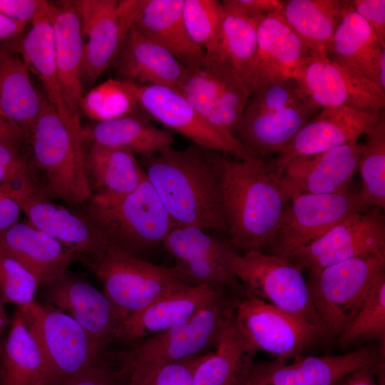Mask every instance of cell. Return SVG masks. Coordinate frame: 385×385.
Here are the masks:
<instances>
[{"label":"cell","mask_w":385,"mask_h":385,"mask_svg":"<svg viewBox=\"0 0 385 385\" xmlns=\"http://www.w3.org/2000/svg\"><path fill=\"white\" fill-rule=\"evenodd\" d=\"M225 153L191 143L142 158L145 176L178 227L226 232L222 207Z\"/></svg>","instance_id":"6da1fadb"},{"label":"cell","mask_w":385,"mask_h":385,"mask_svg":"<svg viewBox=\"0 0 385 385\" xmlns=\"http://www.w3.org/2000/svg\"><path fill=\"white\" fill-rule=\"evenodd\" d=\"M222 180L226 232L232 248L244 253L269 248L286 205L273 162L225 156Z\"/></svg>","instance_id":"7a4b0ae2"},{"label":"cell","mask_w":385,"mask_h":385,"mask_svg":"<svg viewBox=\"0 0 385 385\" xmlns=\"http://www.w3.org/2000/svg\"><path fill=\"white\" fill-rule=\"evenodd\" d=\"M321 109L294 78L272 81L250 96L235 137L251 158L277 153Z\"/></svg>","instance_id":"3957f363"},{"label":"cell","mask_w":385,"mask_h":385,"mask_svg":"<svg viewBox=\"0 0 385 385\" xmlns=\"http://www.w3.org/2000/svg\"><path fill=\"white\" fill-rule=\"evenodd\" d=\"M87 216L110 243L135 255L162 245L175 227L146 176L135 190L124 195L93 193Z\"/></svg>","instance_id":"277c9868"},{"label":"cell","mask_w":385,"mask_h":385,"mask_svg":"<svg viewBox=\"0 0 385 385\" xmlns=\"http://www.w3.org/2000/svg\"><path fill=\"white\" fill-rule=\"evenodd\" d=\"M85 260L123 322L156 299L188 284L175 267L153 264L113 244Z\"/></svg>","instance_id":"5b68a950"},{"label":"cell","mask_w":385,"mask_h":385,"mask_svg":"<svg viewBox=\"0 0 385 385\" xmlns=\"http://www.w3.org/2000/svg\"><path fill=\"white\" fill-rule=\"evenodd\" d=\"M29 138L35 163L52 193L68 205L89 201L93 190L83 138L68 128L46 96Z\"/></svg>","instance_id":"8992f818"},{"label":"cell","mask_w":385,"mask_h":385,"mask_svg":"<svg viewBox=\"0 0 385 385\" xmlns=\"http://www.w3.org/2000/svg\"><path fill=\"white\" fill-rule=\"evenodd\" d=\"M237 302H230L222 292L188 319L170 329L138 340L128 351L118 353L120 371L142 365L186 359L215 347L220 336L234 315Z\"/></svg>","instance_id":"52a82bcc"},{"label":"cell","mask_w":385,"mask_h":385,"mask_svg":"<svg viewBox=\"0 0 385 385\" xmlns=\"http://www.w3.org/2000/svg\"><path fill=\"white\" fill-rule=\"evenodd\" d=\"M384 271L385 255H378L353 258L310 274V297L329 333L339 334L351 321Z\"/></svg>","instance_id":"ba28073f"},{"label":"cell","mask_w":385,"mask_h":385,"mask_svg":"<svg viewBox=\"0 0 385 385\" xmlns=\"http://www.w3.org/2000/svg\"><path fill=\"white\" fill-rule=\"evenodd\" d=\"M230 265L246 296L326 329L313 306L303 270L297 265L263 251L240 255L235 250Z\"/></svg>","instance_id":"9c48e42d"},{"label":"cell","mask_w":385,"mask_h":385,"mask_svg":"<svg viewBox=\"0 0 385 385\" xmlns=\"http://www.w3.org/2000/svg\"><path fill=\"white\" fill-rule=\"evenodd\" d=\"M17 312L36 340L48 369V385L90 366L103 351L71 317L52 305L33 302Z\"/></svg>","instance_id":"30bf717a"},{"label":"cell","mask_w":385,"mask_h":385,"mask_svg":"<svg viewBox=\"0 0 385 385\" xmlns=\"http://www.w3.org/2000/svg\"><path fill=\"white\" fill-rule=\"evenodd\" d=\"M178 91L207 123L245 151L235 133L250 95L228 67L205 58L202 63L187 66Z\"/></svg>","instance_id":"8fae6325"},{"label":"cell","mask_w":385,"mask_h":385,"mask_svg":"<svg viewBox=\"0 0 385 385\" xmlns=\"http://www.w3.org/2000/svg\"><path fill=\"white\" fill-rule=\"evenodd\" d=\"M289 202L269 247L270 254L284 260L349 215L371 207L362 201L359 192L350 190L337 194H302Z\"/></svg>","instance_id":"7c38bea8"},{"label":"cell","mask_w":385,"mask_h":385,"mask_svg":"<svg viewBox=\"0 0 385 385\" xmlns=\"http://www.w3.org/2000/svg\"><path fill=\"white\" fill-rule=\"evenodd\" d=\"M385 255V221L381 209L356 212L322 236L294 251L287 260L310 274L360 257Z\"/></svg>","instance_id":"4fadbf2b"},{"label":"cell","mask_w":385,"mask_h":385,"mask_svg":"<svg viewBox=\"0 0 385 385\" xmlns=\"http://www.w3.org/2000/svg\"><path fill=\"white\" fill-rule=\"evenodd\" d=\"M235 321L251 348L276 358L300 354L329 332L255 297L235 304Z\"/></svg>","instance_id":"5bb4252c"},{"label":"cell","mask_w":385,"mask_h":385,"mask_svg":"<svg viewBox=\"0 0 385 385\" xmlns=\"http://www.w3.org/2000/svg\"><path fill=\"white\" fill-rule=\"evenodd\" d=\"M84 43L82 83H92L119 55L142 0H76Z\"/></svg>","instance_id":"9a60e30c"},{"label":"cell","mask_w":385,"mask_h":385,"mask_svg":"<svg viewBox=\"0 0 385 385\" xmlns=\"http://www.w3.org/2000/svg\"><path fill=\"white\" fill-rule=\"evenodd\" d=\"M203 230L175 226L167 235L162 245L175 259V268L188 284L230 289L245 294L230 269V258L235 250L230 242Z\"/></svg>","instance_id":"2e32d148"},{"label":"cell","mask_w":385,"mask_h":385,"mask_svg":"<svg viewBox=\"0 0 385 385\" xmlns=\"http://www.w3.org/2000/svg\"><path fill=\"white\" fill-rule=\"evenodd\" d=\"M293 78L320 108L346 106L369 112L384 111L385 92L366 77L329 60L311 54Z\"/></svg>","instance_id":"e0dca14e"},{"label":"cell","mask_w":385,"mask_h":385,"mask_svg":"<svg viewBox=\"0 0 385 385\" xmlns=\"http://www.w3.org/2000/svg\"><path fill=\"white\" fill-rule=\"evenodd\" d=\"M0 190L17 202L30 225L78 256H96L111 244L87 218L48 200L32 180L0 185Z\"/></svg>","instance_id":"ac0fdd59"},{"label":"cell","mask_w":385,"mask_h":385,"mask_svg":"<svg viewBox=\"0 0 385 385\" xmlns=\"http://www.w3.org/2000/svg\"><path fill=\"white\" fill-rule=\"evenodd\" d=\"M379 362L369 348L334 356L295 354L252 361L239 385H335L346 375Z\"/></svg>","instance_id":"d6986e66"},{"label":"cell","mask_w":385,"mask_h":385,"mask_svg":"<svg viewBox=\"0 0 385 385\" xmlns=\"http://www.w3.org/2000/svg\"><path fill=\"white\" fill-rule=\"evenodd\" d=\"M362 150L363 144L353 141L290 160L279 177L284 203L302 194H337L350 190Z\"/></svg>","instance_id":"ffe728a7"},{"label":"cell","mask_w":385,"mask_h":385,"mask_svg":"<svg viewBox=\"0 0 385 385\" xmlns=\"http://www.w3.org/2000/svg\"><path fill=\"white\" fill-rule=\"evenodd\" d=\"M384 118V112L346 106L324 107L277 153L273 163L279 178L286 165L302 155L322 153L357 141Z\"/></svg>","instance_id":"44dd1931"},{"label":"cell","mask_w":385,"mask_h":385,"mask_svg":"<svg viewBox=\"0 0 385 385\" xmlns=\"http://www.w3.org/2000/svg\"><path fill=\"white\" fill-rule=\"evenodd\" d=\"M127 82L140 108L167 130L184 135L192 143L229 153L238 159L252 158L207 123L179 91L166 86Z\"/></svg>","instance_id":"7402d4cb"},{"label":"cell","mask_w":385,"mask_h":385,"mask_svg":"<svg viewBox=\"0 0 385 385\" xmlns=\"http://www.w3.org/2000/svg\"><path fill=\"white\" fill-rule=\"evenodd\" d=\"M46 286V303L74 319L100 349L116 339L123 319L103 292L67 271Z\"/></svg>","instance_id":"603a6c76"},{"label":"cell","mask_w":385,"mask_h":385,"mask_svg":"<svg viewBox=\"0 0 385 385\" xmlns=\"http://www.w3.org/2000/svg\"><path fill=\"white\" fill-rule=\"evenodd\" d=\"M311 54L280 10L265 14L257 29V49L248 80L250 95L272 81L293 78L295 71Z\"/></svg>","instance_id":"cb8c5ba5"},{"label":"cell","mask_w":385,"mask_h":385,"mask_svg":"<svg viewBox=\"0 0 385 385\" xmlns=\"http://www.w3.org/2000/svg\"><path fill=\"white\" fill-rule=\"evenodd\" d=\"M49 16L61 92L71 116L80 121L84 42L75 1L51 2Z\"/></svg>","instance_id":"d4e9b609"},{"label":"cell","mask_w":385,"mask_h":385,"mask_svg":"<svg viewBox=\"0 0 385 385\" xmlns=\"http://www.w3.org/2000/svg\"><path fill=\"white\" fill-rule=\"evenodd\" d=\"M326 56L366 77L385 92V48L371 26L354 10L352 4L338 25Z\"/></svg>","instance_id":"484cf974"},{"label":"cell","mask_w":385,"mask_h":385,"mask_svg":"<svg viewBox=\"0 0 385 385\" xmlns=\"http://www.w3.org/2000/svg\"><path fill=\"white\" fill-rule=\"evenodd\" d=\"M224 290L188 284L156 299L122 324L116 339L138 341L188 319Z\"/></svg>","instance_id":"4316f807"},{"label":"cell","mask_w":385,"mask_h":385,"mask_svg":"<svg viewBox=\"0 0 385 385\" xmlns=\"http://www.w3.org/2000/svg\"><path fill=\"white\" fill-rule=\"evenodd\" d=\"M0 247L47 285L66 272L78 255L29 222H17L0 232Z\"/></svg>","instance_id":"83f0119b"},{"label":"cell","mask_w":385,"mask_h":385,"mask_svg":"<svg viewBox=\"0 0 385 385\" xmlns=\"http://www.w3.org/2000/svg\"><path fill=\"white\" fill-rule=\"evenodd\" d=\"M120 80L179 90L186 66L170 51L130 28L113 63Z\"/></svg>","instance_id":"f1b7e54d"},{"label":"cell","mask_w":385,"mask_h":385,"mask_svg":"<svg viewBox=\"0 0 385 385\" xmlns=\"http://www.w3.org/2000/svg\"><path fill=\"white\" fill-rule=\"evenodd\" d=\"M222 4L217 50L212 57L205 58L227 66L250 95L248 80L257 49V29L265 14L248 9L239 0H225Z\"/></svg>","instance_id":"f546056e"},{"label":"cell","mask_w":385,"mask_h":385,"mask_svg":"<svg viewBox=\"0 0 385 385\" xmlns=\"http://www.w3.org/2000/svg\"><path fill=\"white\" fill-rule=\"evenodd\" d=\"M49 5L31 24V28L13 48L21 56L28 68L41 79L49 103L60 118L73 133L82 136L80 121L73 118L63 101L58 78Z\"/></svg>","instance_id":"4dcf8cb0"},{"label":"cell","mask_w":385,"mask_h":385,"mask_svg":"<svg viewBox=\"0 0 385 385\" xmlns=\"http://www.w3.org/2000/svg\"><path fill=\"white\" fill-rule=\"evenodd\" d=\"M183 4L184 0H142L133 26L187 66L202 63L205 54L187 33Z\"/></svg>","instance_id":"1f68e13d"},{"label":"cell","mask_w":385,"mask_h":385,"mask_svg":"<svg viewBox=\"0 0 385 385\" xmlns=\"http://www.w3.org/2000/svg\"><path fill=\"white\" fill-rule=\"evenodd\" d=\"M82 136L83 142L125 150L142 158L158 154L174 143L173 133L158 128L141 109L83 128Z\"/></svg>","instance_id":"d6a6232c"},{"label":"cell","mask_w":385,"mask_h":385,"mask_svg":"<svg viewBox=\"0 0 385 385\" xmlns=\"http://www.w3.org/2000/svg\"><path fill=\"white\" fill-rule=\"evenodd\" d=\"M29 71L11 43L0 46V108L23 135L30 137L43 96L33 86Z\"/></svg>","instance_id":"836d02e7"},{"label":"cell","mask_w":385,"mask_h":385,"mask_svg":"<svg viewBox=\"0 0 385 385\" xmlns=\"http://www.w3.org/2000/svg\"><path fill=\"white\" fill-rule=\"evenodd\" d=\"M348 0L282 1L280 12L312 54L326 56V51L344 13Z\"/></svg>","instance_id":"e575fe53"},{"label":"cell","mask_w":385,"mask_h":385,"mask_svg":"<svg viewBox=\"0 0 385 385\" xmlns=\"http://www.w3.org/2000/svg\"><path fill=\"white\" fill-rule=\"evenodd\" d=\"M41 350L16 311L0 354V385H48Z\"/></svg>","instance_id":"d590c367"},{"label":"cell","mask_w":385,"mask_h":385,"mask_svg":"<svg viewBox=\"0 0 385 385\" xmlns=\"http://www.w3.org/2000/svg\"><path fill=\"white\" fill-rule=\"evenodd\" d=\"M255 353L233 315L220 336L215 350L205 354L197 366L192 385H239Z\"/></svg>","instance_id":"8d00e7d4"},{"label":"cell","mask_w":385,"mask_h":385,"mask_svg":"<svg viewBox=\"0 0 385 385\" xmlns=\"http://www.w3.org/2000/svg\"><path fill=\"white\" fill-rule=\"evenodd\" d=\"M86 165L93 194L121 196L135 190L145 178L131 153L90 143Z\"/></svg>","instance_id":"74e56055"},{"label":"cell","mask_w":385,"mask_h":385,"mask_svg":"<svg viewBox=\"0 0 385 385\" xmlns=\"http://www.w3.org/2000/svg\"><path fill=\"white\" fill-rule=\"evenodd\" d=\"M365 134L367 140L363 144L358 167L361 177L359 194L366 205L382 210L385 207V118Z\"/></svg>","instance_id":"f35d334b"},{"label":"cell","mask_w":385,"mask_h":385,"mask_svg":"<svg viewBox=\"0 0 385 385\" xmlns=\"http://www.w3.org/2000/svg\"><path fill=\"white\" fill-rule=\"evenodd\" d=\"M140 109L128 82L119 78H109L91 89L80 103V110L96 122L120 118Z\"/></svg>","instance_id":"ab89813d"},{"label":"cell","mask_w":385,"mask_h":385,"mask_svg":"<svg viewBox=\"0 0 385 385\" xmlns=\"http://www.w3.org/2000/svg\"><path fill=\"white\" fill-rule=\"evenodd\" d=\"M223 8L217 0H184L183 16L190 39L205 51L215 55L220 35Z\"/></svg>","instance_id":"60d3db41"},{"label":"cell","mask_w":385,"mask_h":385,"mask_svg":"<svg viewBox=\"0 0 385 385\" xmlns=\"http://www.w3.org/2000/svg\"><path fill=\"white\" fill-rule=\"evenodd\" d=\"M339 336L342 348L362 338L384 341L385 275L376 282L359 312Z\"/></svg>","instance_id":"b9f144b4"},{"label":"cell","mask_w":385,"mask_h":385,"mask_svg":"<svg viewBox=\"0 0 385 385\" xmlns=\"http://www.w3.org/2000/svg\"><path fill=\"white\" fill-rule=\"evenodd\" d=\"M205 355L132 367L123 374V385H192L195 369Z\"/></svg>","instance_id":"7bdbcfd3"},{"label":"cell","mask_w":385,"mask_h":385,"mask_svg":"<svg viewBox=\"0 0 385 385\" xmlns=\"http://www.w3.org/2000/svg\"><path fill=\"white\" fill-rule=\"evenodd\" d=\"M39 284L19 262L0 247V299L19 307L34 302Z\"/></svg>","instance_id":"ee69618b"},{"label":"cell","mask_w":385,"mask_h":385,"mask_svg":"<svg viewBox=\"0 0 385 385\" xmlns=\"http://www.w3.org/2000/svg\"><path fill=\"white\" fill-rule=\"evenodd\" d=\"M119 366L114 354L103 351L87 368L54 385H123Z\"/></svg>","instance_id":"f6af8a7d"},{"label":"cell","mask_w":385,"mask_h":385,"mask_svg":"<svg viewBox=\"0 0 385 385\" xmlns=\"http://www.w3.org/2000/svg\"><path fill=\"white\" fill-rule=\"evenodd\" d=\"M49 3L44 0H0V14L18 22L31 24Z\"/></svg>","instance_id":"bcb514c9"},{"label":"cell","mask_w":385,"mask_h":385,"mask_svg":"<svg viewBox=\"0 0 385 385\" xmlns=\"http://www.w3.org/2000/svg\"><path fill=\"white\" fill-rule=\"evenodd\" d=\"M352 7L371 26L381 46L385 48V1L354 0Z\"/></svg>","instance_id":"7dc6e473"},{"label":"cell","mask_w":385,"mask_h":385,"mask_svg":"<svg viewBox=\"0 0 385 385\" xmlns=\"http://www.w3.org/2000/svg\"><path fill=\"white\" fill-rule=\"evenodd\" d=\"M0 166L9 173L11 178L9 183L31 180L26 163L17 147L2 140H0Z\"/></svg>","instance_id":"c3c4849f"},{"label":"cell","mask_w":385,"mask_h":385,"mask_svg":"<svg viewBox=\"0 0 385 385\" xmlns=\"http://www.w3.org/2000/svg\"><path fill=\"white\" fill-rule=\"evenodd\" d=\"M382 363L367 366L342 378L335 385H381L379 372Z\"/></svg>","instance_id":"681fc988"},{"label":"cell","mask_w":385,"mask_h":385,"mask_svg":"<svg viewBox=\"0 0 385 385\" xmlns=\"http://www.w3.org/2000/svg\"><path fill=\"white\" fill-rule=\"evenodd\" d=\"M21 211L17 202L0 190V232L17 223Z\"/></svg>","instance_id":"f907efd6"},{"label":"cell","mask_w":385,"mask_h":385,"mask_svg":"<svg viewBox=\"0 0 385 385\" xmlns=\"http://www.w3.org/2000/svg\"><path fill=\"white\" fill-rule=\"evenodd\" d=\"M21 131L8 119L0 114V140L17 147L21 140Z\"/></svg>","instance_id":"816d5d0a"},{"label":"cell","mask_w":385,"mask_h":385,"mask_svg":"<svg viewBox=\"0 0 385 385\" xmlns=\"http://www.w3.org/2000/svg\"><path fill=\"white\" fill-rule=\"evenodd\" d=\"M239 2L253 11L269 14L282 9V1L277 0H239Z\"/></svg>","instance_id":"f5cc1de1"},{"label":"cell","mask_w":385,"mask_h":385,"mask_svg":"<svg viewBox=\"0 0 385 385\" xmlns=\"http://www.w3.org/2000/svg\"><path fill=\"white\" fill-rule=\"evenodd\" d=\"M26 25L0 14V42L16 37Z\"/></svg>","instance_id":"db71d44e"},{"label":"cell","mask_w":385,"mask_h":385,"mask_svg":"<svg viewBox=\"0 0 385 385\" xmlns=\"http://www.w3.org/2000/svg\"><path fill=\"white\" fill-rule=\"evenodd\" d=\"M9 320L3 306V302L0 299V354L3 342V334L9 324Z\"/></svg>","instance_id":"11a10c76"},{"label":"cell","mask_w":385,"mask_h":385,"mask_svg":"<svg viewBox=\"0 0 385 385\" xmlns=\"http://www.w3.org/2000/svg\"><path fill=\"white\" fill-rule=\"evenodd\" d=\"M0 114L2 115L4 117H5V115H4L1 108H0ZM6 118V117H5ZM7 119V118H6Z\"/></svg>","instance_id":"9f6ffc18"}]
</instances>
